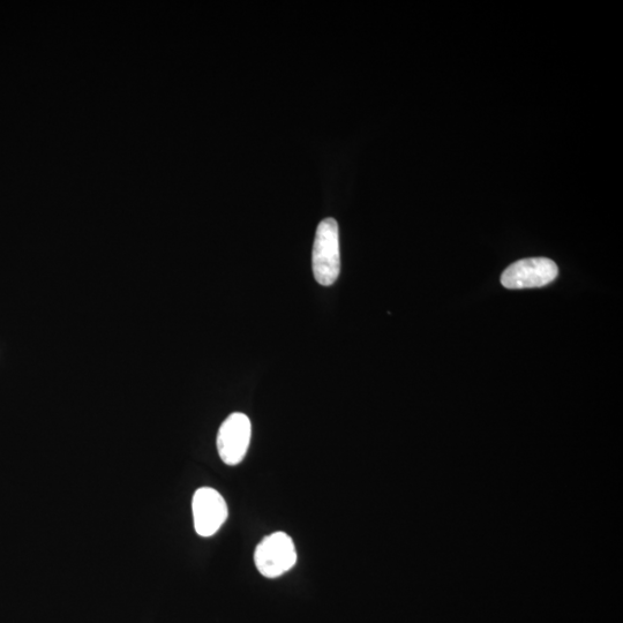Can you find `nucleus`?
<instances>
[{"mask_svg":"<svg viewBox=\"0 0 623 623\" xmlns=\"http://www.w3.org/2000/svg\"><path fill=\"white\" fill-rule=\"evenodd\" d=\"M313 273L315 280L324 287H330L341 272L339 225L334 219L319 224L313 247Z\"/></svg>","mask_w":623,"mask_h":623,"instance_id":"obj_1","label":"nucleus"},{"mask_svg":"<svg viewBox=\"0 0 623 623\" xmlns=\"http://www.w3.org/2000/svg\"><path fill=\"white\" fill-rule=\"evenodd\" d=\"M559 268L547 258H529L510 265L501 276V283L510 290L542 288L557 279Z\"/></svg>","mask_w":623,"mask_h":623,"instance_id":"obj_4","label":"nucleus"},{"mask_svg":"<svg viewBox=\"0 0 623 623\" xmlns=\"http://www.w3.org/2000/svg\"><path fill=\"white\" fill-rule=\"evenodd\" d=\"M252 437V424L249 417L240 412L224 420L217 434V450L221 460L235 467L242 463L249 450Z\"/></svg>","mask_w":623,"mask_h":623,"instance_id":"obj_3","label":"nucleus"},{"mask_svg":"<svg viewBox=\"0 0 623 623\" xmlns=\"http://www.w3.org/2000/svg\"><path fill=\"white\" fill-rule=\"evenodd\" d=\"M194 529L201 537H212L223 527L229 516L227 502L212 487H201L193 495Z\"/></svg>","mask_w":623,"mask_h":623,"instance_id":"obj_5","label":"nucleus"},{"mask_svg":"<svg viewBox=\"0 0 623 623\" xmlns=\"http://www.w3.org/2000/svg\"><path fill=\"white\" fill-rule=\"evenodd\" d=\"M294 540L285 532L276 531L265 537L254 552V564L267 579H277L297 564Z\"/></svg>","mask_w":623,"mask_h":623,"instance_id":"obj_2","label":"nucleus"}]
</instances>
